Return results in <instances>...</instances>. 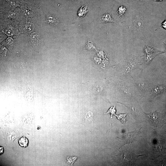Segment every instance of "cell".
<instances>
[{
  "label": "cell",
  "mask_w": 166,
  "mask_h": 166,
  "mask_svg": "<svg viewBox=\"0 0 166 166\" xmlns=\"http://www.w3.org/2000/svg\"><path fill=\"white\" fill-rule=\"evenodd\" d=\"M85 114V117L86 120H89V121H92L93 118V113L90 111L87 112Z\"/></svg>",
  "instance_id": "cell-12"
},
{
  "label": "cell",
  "mask_w": 166,
  "mask_h": 166,
  "mask_svg": "<svg viewBox=\"0 0 166 166\" xmlns=\"http://www.w3.org/2000/svg\"><path fill=\"white\" fill-rule=\"evenodd\" d=\"M144 52L146 54L147 60H148L152 59L155 55L164 53L162 51L156 50L153 48L148 46L147 45L145 46Z\"/></svg>",
  "instance_id": "cell-1"
},
{
  "label": "cell",
  "mask_w": 166,
  "mask_h": 166,
  "mask_svg": "<svg viewBox=\"0 0 166 166\" xmlns=\"http://www.w3.org/2000/svg\"><path fill=\"white\" fill-rule=\"evenodd\" d=\"M126 10L127 8L124 6H118L117 12V15L119 17H123L125 14Z\"/></svg>",
  "instance_id": "cell-7"
},
{
  "label": "cell",
  "mask_w": 166,
  "mask_h": 166,
  "mask_svg": "<svg viewBox=\"0 0 166 166\" xmlns=\"http://www.w3.org/2000/svg\"><path fill=\"white\" fill-rule=\"evenodd\" d=\"M48 22L51 24L53 25H57L59 23V21L58 19L53 16L48 17Z\"/></svg>",
  "instance_id": "cell-9"
},
{
  "label": "cell",
  "mask_w": 166,
  "mask_h": 166,
  "mask_svg": "<svg viewBox=\"0 0 166 166\" xmlns=\"http://www.w3.org/2000/svg\"><path fill=\"white\" fill-rule=\"evenodd\" d=\"M102 89L100 85L96 84L93 87L94 91L96 93H100Z\"/></svg>",
  "instance_id": "cell-14"
},
{
  "label": "cell",
  "mask_w": 166,
  "mask_h": 166,
  "mask_svg": "<svg viewBox=\"0 0 166 166\" xmlns=\"http://www.w3.org/2000/svg\"><path fill=\"white\" fill-rule=\"evenodd\" d=\"M89 8L87 5L82 6L77 11V16L80 17H82L85 16L88 11Z\"/></svg>",
  "instance_id": "cell-6"
},
{
  "label": "cell",
  "mask_w": 166,
  "mask_h": 166,
  "mask_svg": "<svg viewBox=\"0 0 166 166\" xmlns=\"http://www.w3.org/2000/svg\"><path fill=\"white\" fill-rule=\"evenodd\" d=\"M77 157L75 156H69L67 157V163L70 165H72L73 163L76 160Z\"/></svg>",
  "instance_id": "cell-11"
},
{
  "label": "cell",
  "mask_w": 166,
  "mask_h": 166,
  "mask_svg": "<svg viewBox=\"0 0 166 166\" xmlns=\"http://www.w3.org/2000/svg\"><path fill=\"white\" fill-rule=\"evenodd\" d=\"M86 48L89 50H91L93 49H95L96 47L94 43L91 41L88 42L86 45Z\"/></svg>",
  "instance_id": "cell-13"
},
{
  "label": "cell",
  "mask_w": 166,
  "mask_h": 166,
  "mask_svg": "<svg viewBox=\"0 0 166 166\" xmlns=\"http://www.w3.org/2000/svg\"><path fill=\"white\" fill-rule=\"evenodd\" d=\"M127 113L120 114L118 115H115L117 118L120 120L123 124H124L126 120V117Z\"/></svg>",
  "instance_id": "cell-10"
},
{
  "label": "cell",
  "mask_w": 166,
  "mask_h": 166,
  "mask_svg": "<svg viewBox=\"0 0 166 166\" xmlns=\"http://www.w3.org/2000/svg\"><path fill=\"white\" fill-rule=\"evenodd\" d=\"M166 89V81L163 84L156 85L153 88L152 93L155 96L164 93Z\"/></svg>",
  "instance_id": "cell-3"
},
{
  "label": "cell",
  "mask_w": 166,
  "mask_h": 166,
  "mask_svg": "<svg viewBox=\"0 0 166 166\" xmlns=\"http://www.w3.org/2000/svg\"><path fill=\"white\" fill-rule=\"evenodd\" d=\"M146 114L150 122L155 126H157L160 123V117L156 111Z\"/></svg>",
  "instance_id": "cell-2"
},
{
  "label": "cell",
  "mask_w": 166,
  "mask_h": 166,
  "mask_svg": "<svg viewBox=\"0 0 166 166\" xmlns=\"http://www.w3.org/2000/svg\"><path fill=\"white\" fill-rule=\"evenodd\" d=\"M161 26L164 29L166 30V19L162 22Z\"/></svg>",
  "instance_id": "cell-16"
},
{
  "label": "cell",
  "mask_w": 166,
  "mask_h": 166,
  "mask_svg": "<svg viewBox=\"0 0 166 166\" xmlns=\"http://www.w3.org/2000/svg\"><path fill=\"white\" fill-rule=\"evenodd\" d=\"M133 1H141L142 0H132Z\"/></svg>",
  "instance_id": "cell-19"
},
{
  "label": "cell",
  "mask_w": 166,
  "mask_h": 166,
  "mask_svg": "<svg viewBox=\"0 0 166 166\" xmlns=\"http://www.w3.org/2000/svg\"><path fill=\"white\" fill-rule=\"evenodd\" d=\"M132 23L134 28L137 30H141L144 27V21L142 18L139 17H135L133 19Z\"/></svg>",
  "instance_id": "cell-5"
},
{
  "label": "cell",
  "mask_w": 166,
  "mask_h": 166,
  "mask_svg": "<svg viewBox=\"0 0 166 166\" xmlns=\"http://www.w3.org/2000/svg\"><path fill=\"white\" fill-rule=\"evenodd\" d=\"M155 1H157V2H161L162 1L164 0H154Z\"/></svg>",
  "instance_id": "cell-18"
},
{
  "label": "cell",
  "mask_w": 166,
  "mask_h": 166,
  "mask_svg": "<svg viewBox=\"0 0 166 166\" xmlns=\"http://www.w3.org/2000/svg\"><path fill=\"white\" fill-rule=\"evenodd\" d=\"M4 149L3 148L2 146H0V155H2Z\"/></svg>",
  "instance_id": "cell-17"
},
{
  "label": "cell",
  "mask_w": 166,
  "mask_h": 166,
  "mask_svg": "<svg viewBox=\"0 0 166 166\" xmlns=\"http://www.w3.org/2000/svg\"><path fill=\"white\" fill-rule=\"evenodd\" d=\"M99 22L102 23H116L110 13H106L102 15L99 18Z\"/></svg>",
  "instance_id": "cell-4"
},
{
  "label": "cell",
  "mask_w": 166,
  "mask_h": 166,
  "mask_svg": "<svg viewBox=\"0 0 166 166\" xmlns=\"http://www.w3.org/2000/svg\"><path fill=\"white\" fill-rule=\"evenodd\" d=\"M28 139L24 136L20 137L18 140L19 145L23 147H27L28 146Z\"/></svg>",
  "instance_id": "cell-8"
},
{
  "label": "cell",
  "mask_w": 166,
  "mask_h": 166,
  "mask_svg": "<svg viewBox=\"0 0 166 166\" xmlns=\"http://www.w3.org/2000/svg\"><path fill=\"white\" fill-rule=\"evenodd\" d=\"M116 112V106L115 105L114 106H112L110 108L108 111L105 114L110 113L111 114V117L113 115H115Z\"/></svg>",
  "instance_id": "cell-15"
}]
</instances>
